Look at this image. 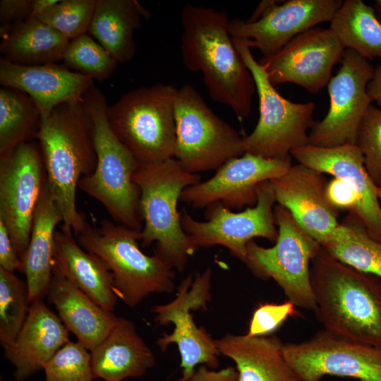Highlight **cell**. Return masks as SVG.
<instances>
[{
    "instance_id": "obj_36",
    "label": "cell",
    "mask_w": 381,
    "mask_h": 381,
    "mask_svg": "<svg viewBox=\"0 0 381 381\" xmlns=\"http://www.w3.org/2000/svg\"><path fill=\"white\" fill-rule=\"evenodd\" d=\"M44 381H92L90 351L80 342L70 341L45 364Z\"/></svg>"
},
{
    "instance_id": "obj_37",
    "label": "cell",
    "mask_w": 381,
    "mask_h": 381,
    "mask_svg": "<svg viewBox=\"0 0 381 381\" xmlns=\"http://www.w3.org/2000/svg\"><path fill=\"white\" fill-rule=\"evenodd\" d=\"M355 145L370 179L381 188V109L371 104L358 128Z\"/></svg>"
},
{
    "instance_id": "obj_10",
    "label": "cell",
    "mask_w": 381,
    "mask_h": 381,
    "mask_svg": "<svg viewBox=\"0 0 381 381\" xmlns=\"http://www.w3.org/2000/svg\"><path fill=\"white\" fill-rule=\"evenodd\" d=\"M274 213L278 226L274 246L265 248L249 241L243 262L257 277L276 282L296 306L314 311L310 270L321 245L302 229L286 209L277 205Z\"/></svg>"
},
{
    "instance_id": "obj_8",
    "label": "cell",
    "mask_w": 381,
    "mask_h": 381,
    "mask_svg": "<svg viewBox=\"0 0 381 381\" xmlns=\"http://www.w3.org/2000/svg\"><path fill=\"white\" fill-rule=\"evenodd\" d=\"M174 157L190 174L217 170L246 153L243 136L207 106L191 85L178 89Z\"/></svg>"
},
{
    "instance_id": "obj_33",
    "label": "cell",
    "mask_w": 381,
    "mask_h": 381,
    "mask_svg": "<svg viewBox=\"0 0 381 381\" xmlns=\"http://www.w3.org/2000/svg\"><path fill=\"white\" fill-rule=\"evenodd\" d=\"M30 303L26 282L0 267V343L3 348L16 338Z\"/></svg>"
},
{
    "instance_id": "obj_13",
    "label": "cell",
    "mask_w": 381,
    "mask_h": 381,
    "mask_svg": "<svg viewBox=\"0 0 381 381\" xmlns=\"http://www.w3.org/2000/svg\"><path fill=\"white\" fill-rule=\"evenodd\" d=\"M46 180L40 145L23 142L0 155V219L21 260L29 244L35 211Z\"/></svg>"
},
{
    "instance_id": "obj_5",
    "label": "cell",
    "mask_w": 381,
    "mask_h": 381,
    "mask_svg": "<svg viewBox=\"0 0 381 381\" xmlns=\"http://www.w3.org/2000/svg\"><path fill=\"white\" fill-rule=\"evenodd\" d=\"M133 181L140 193L139 211L144 226L142 246L155 243V255L173 269L183 270L195 251L182 229L177 205L183 190L200 182L198 174L186 171L175 158L139 166Z\"/></svg>"
},
{
    "instance_id": "obj_7",
    "label": "cell",
    "mask_w": 381,
    "mask_h": 381,
    "mask_svg": "<svg viewBox=\"0 0 381 381\" xmlns=\"http://www.w3.org/2000/svg\"><path fill=\"white\" fill-rule=\"evenodd\" d=\"M177 90L173 85L162 83L137 87L108 107L112 131L139 166L174 158Z\"/></svg>"
},
{
    "instance_id": "obj_14",
    "label": "cell",
    "mask_w": 381,
    "mask_h": 381,
    "mask_svg": "<svg viewBox=\"0 0 381 381\" xmlns=\"http://www.w3.org/2000/svg\"><path fill=\"white\" fill-rule=\"evenodd\" d=\"M341 63L339 71L327 84L329 111L308 132L310 145H355L361 123L373 103L367 92L375 71L370 61L346 49Z\"/></svg>"
},
{
    "instance_id": "obj_27",
    "label": "cell",
    "mask_w": 381,
    "mask_h": 381,
    "mask_svg": "<svg viewBox=\"0 0 381 381\" xmlns=\"http://www.w3.org/2000/svg\"><path fill=\"white\" fill-rule=\"evenodd\" d=\"M63 222L47 181L44 183L33 217L28 248L22 259L30 303L47 296L52 277L54 243L56 226Z\"/></svg>"
},
{
    "instance_id": "obj_41",
    "label": "cell",
    "mask_w": 381,
    "mask_h": 381,
    "mask_svg": "<svg viewBox=\"0 0 381 381\" xmlns=\"http://www.w3.org/2000/svg\"><path fill=\"white\" fill-rule=\"evenodd\" d=\"M0 267L11 272H22L23 263L4 222L0 219Z\"/></svg>"
},
{
    "instance_id": "obj_34",
    "label": "cell",
    "mask_w": 381,
    "mask_h": 381,
    "mask_svg": "<svg viewBox=\"0 0 381 381\" xmlns=\"http://www.w3.org/2000/svg\"><path fill=\"white\" fill-rule=\"evenodd\" d=\"M63 60L71 70L99 82L110 78L118 64L110 53L87 34L70 41Z\"/></svg>"
},
{
    "instance_id": "obj_4",
    "label": "cell",
    "mask_w": 381,
    "mask_h": 381,
    "mask_svg": "<svg viewBox=\"0 0 381 381\" xmlns=\"http://www.w3.org/2000/svg\"><path fill=\"white\" fill-rule=\"evenodd\" d=\"M83 99L92 121L97 165L80 179L78 188L99 201L116 223L141 231L140 193L133 181L139 164L112 131L103 92L94 84Z\"/></svg>"
},
{
    "instance_id": "obj_38",
    "label": "cell",
    "mask_w": 381,
    "mask_h": 381,
    "mask_svg": "<svg viewBox=\"0 0 381 381\" xmlns=\"http://www.w3.org/2000/svg\"><path fill=\"white\" fill-rule=\"evenodd\" d=\"M296 306L290 301L282 303H265L255 310L247 332L250 336H267L275 332L295 313Z\"/></svg>"
},
{
    "instance_id": "obj_12",
    "label": "cell",
    "mask_w": 381,
    "mask_h": 381,
    "mask_svg": "<svg viewBox=\"0 0 381 381\" xmlns=\"http://www.w3.org/2000/svg\"><path fill=\"white\" fill-rule=\"evenodd\" d=\"M276 202L270 181L258 187L257 202L239 212H232L221 202L206 207L205 222L195 219L186 210L181 214V226L195 249L223 246L244 262L246 246L253 238L262 237L275 242L278 229L274 213Z\"/></svg>"
},
{
    "instance_id": "obj_46",
    "label": "cell",
    "mask_w": 381,
    "mask_h": 381,
    "mask_svg": "<svg viewBox=\"0 0 381 381\" xmlns=\"http://www.w3.org/2000/svg\"><path fill=\"white\" fill-rule=\"evenodd\" d=\"M375 10L378 19L381 21V0L375 1Z\"/></svg>"
},
{
    "instance_id": "obj_21",
    "label": "cell",
    "mask_w": 381,
    "mask_h": 381,
    "mask_svg": "<svg viewBox=\"0 0 381 381\" xmlns=\"http://www.w3.org/2000/svg\"><path fill=\"white\" fill-rule=\"evenodd\" d=\"M0 83L29 95L37 105L41 119L65 102L83 99L95 84L90 77L56 64L25 66L0 59Z\"/></svg>"
},
{
    "instance_id": "obj_39",
    "label": "cell",
    "mask_w": 381,
    "mask_h": 381,
    "mask_svg": "<svg viewBox=\"0 0 381 381\" xmlns=\"http://www.w3.org/2000/svg\"><path fill=\"white\" fill-rule=\"evenodd\" d=\"M327 196L337 210H347L353 213L357 205V198L351 188L341 180L334 178L327 182Z\"/></svg>"
},
{
    "instance_id": "obj_6",
    "label": "cell",
    "mask_w": 381,
    "mask_h": 381,
    "mask_svg": "<svg viewBox=\"0 0 381 381\" xmlns=\"http://www.w3.org/2000/svg\"><path fill=\"white\" fill-rule=\"evenodd\" d=\"M76 237L83 249L108 266L117 295L128 306H137L151 294L174 291L173 268L157 255L141 250L140 231L103 219L99 226L88 224Z\"/></svg>"
},
{
    "instance_id": "obj_29",
    "label": "cell",
    "mask_w": 381,
    "mask_h": 381,
    "mask_svg": "<svg viewBox=\"0 0 381 381\" xmlns=\"http://www.w3.org/2000/svg\"><path fill=\"white\" fill-rule=\"evenodd\" d=\"M0 33L3 58L25 66L52 64L63 60L71 41L37 18L1 27Z\"/></svg>"
},
{
    "instance_id": "obj_42",
    "label": "cell",
    "mask_w": 381,
    "mask_h": 381,
    "mask_svg": "<svg viewBox=\"0 0 381 381\" xmlns=\"http://www.w3.org/2000/svg\"><path fill=\"white\" fill-rule=\"evenodd\" d=\"M176 381H238V378L237 370L233 367L214 370L206 365H201L195 369L190 377L179 378Z\"/></svg>"
},
{
    "instance_id": "obj_28",
    "label": "cell",
    "mask_w": 381,
    "mask_h": 381,
    "mask_svg": "<svg viewBox=\"0 0 381 381\" xmlns=\"http://www.w3.org/2000/svg\"><path fill=\"white\" fill-rule=\"evenodd\" d=\"M150 13L136 0H97L90 35L118 63L131 61L136 51L134 32Z\"/></svg>"
},
{
    "instance_id": "obj_35",
    "label": "cell",
    "mask_w": 381,
    "mask_h": 381,
    "mask_svg": "<svg viewBox=\"0 0 381 381\" xmlns=\"http://www.w3.org/2000/svg\"><path fill=\"white\" fill-rule=\"evenodd\" d=\"M96 3L97 0H59L37 19L72 40L88 32Z\"/></svg>"
},
{
    "instance_id": "obj_11",
    "label": "cell",
    "mask_w": 381,
    "mask_h": 381,
    "mask_svg": "<svg viewBox=\"0 0 381 381\" xmlns=\"http://www.w3.org/2000/svg\"><path fill=\"white\" fill-rule=\"evenodd\" d=\"M212 270L207 268L197 272L193 281L190 274L183 279L178 287L176 298L171 302L156 305L151 312L154 320L159 325L173 324L171 334H164L157 341L162 351L171 344L177 345L182 369V379L190 377L198 365L214 369L219 365L220 354L215 340L203 328L198 327L193 320L191 310L207 309L211 298Z\"/></svg>"
},
{
    "instance_id": "obj_23",
    "label": "cell",
    "mask_w": 381,
    "mask_h": 381,
    "mask_svg": "<svg viewBox=\"0 0 381 381\" xmlns=\"http://www.w3.org/2000/svg\"><path fill=\"white\" fill-rule=\"evenodd\" d=\"M73 231L56 230L53 270L60 273L103 309L113 312L118 295L106 263L75 241Z\"/></svg>"
},
{
    "instance_id": "obj_2",
    "label": "cell",
    "mask_w": 381,
    "mask_h": 381,
    "mask_svg": "<svg viewBox=\"0 0 381 381\" xmlns=\"http://www.w3.org/2000/svg\"><path fill=\"white\" fill-rule=\"evenodd\" d=\"M35 138L49 190L62 214L61 228L77 236L89 224L77 210L76 190L97 165L92 121L83 99L59 104L41 119Z\"/></svg>"
},
{
    "instance_id": "obj_15",
    "label": "cell",
    "mask_w": 381,
    "mask_h": 381,
    "mask_svg": "<svg viewBox=\"0 0 381 381\" xmlns=\"http://www.w3.org/2000/svg\"><path fill=\"white\" fill-rule=\"evenodd\" d=\"M284 357L301 381L324 375L381 381V347L356 342L325 329L307 341L284 344Z\"/></svg>"
},
{
    "instance_id": "obj_43",
    "label": "cell",
    "mask_w": 381,
    "mask_h": 381,
    "mask_svg": "<svg viewBox=\"0 0 381 381\" xmlns=\"http://www.w3.org/2000/svg\"><path fill=\"white\" fill-rule=\"evenodd\" d=\"M367 92L372 102L381 109V63L375 68L373 76L368 85Z\"/></svg>"
},
{
    "instance_id": "obj_30",
    "label": "cell",
    "mask_w": 381,
    "mask_h": 381,
    "mask_svg": "<svg viewBox=\"0 0 381 381\" xmlns=\"http://www.w3.org/2000/svg\"><path fill=\"white\" fill-rule=\"evenodd\" d=\"M329 28L346 49L369 61H381V21L373 7L362 0H346L330 21Z\"/></svg>"
},
{
    "instance_id": "obj_16",
    "label": "cell",
    "mask_w": 381,
    "mask_h": 381,
    "mask_svg": "<svg viewBox=\"0 0 381 381\" xmlns=\"http://www.w3.org/2000/svg\"><path fill=\"white\" fill-rule=\"evenodd\" d=\"M345 47L329 28L314 27L296 35L274 54L258 62L274 86L291 83L312 94L327 85Z\"/></svg>"
},
{
    "instance_id": "obj_9",
    "label": "cell",
    "mask_w": 381,
    "mask_h": 381,
    "mask_svg": "<svg viewBox=\"0 0 381 381\" xmlns=\"http://www.w3.org/2000/svg\"><path fill=\"white\" fill-rule=\"evenodd\" d=\"M233 40L254 78L260 102L258 122L249 135L243 136L246 152L286 159L292 150L308 145L315 104L295 103L283 97L270 83L264 66L254 59L250 48L238 39Z\"/></svg>"
},
{
    "instance_id": "obj_47",
    "label": "cell",
    "mask_w": 381,
    "mask_h": 381,
    "mask_svg": "<svg viewBox=\"0 0 381 381\" xmlns=\"http://www.w3.org/2000/svg\"><path fill=\"white\" fill-rule=\"evenodd\" d=\"M377 195H378L380 201H381V188H377Z\"/></svg>"
},
{
    "instance_id": "obj_20",
    "label": "cell",
    "mask_w": 381,
    "mask_h": 381,
    "mask_svg": "<svg viewBox=\"0 0 381 381\" xmlns=\"http://www.w3.org/2000/svg\"><path fill=\"white\" fill-rule=\"evenodd\" d=\"M290 155L298 163L346 183L357 198L356 208L350 214L370 237L381 242V205L377 188L368 175L363 155L356 145L332 147L306 145L292 150Z\"/></svg>"
},
{
    "instance_id": "obj_1",
    "label": "cell",
    "mask_w": 381,
    "mask_h": 381,
    "mask_svg": "<svg viewBox=\"0 0 381 381\" xmlns=\"http://www.w3.org/2000/svg\"><path fill=\"white\" fill-rule=\"evenodd\" d=\"M227 14L185 4L181 10V56L185 66L202 72L209 95L247 117L256 91L254 78L229 32Z\"/></svg>"
},
{
    "instance_id": "obj_44",
    "label": "cell",
    "mask_w": 381,
    "mask_h": 381,
    "mask_svg": "<svg viewBox=\"0 0 381 381\" xmlns=\"http://www.w3.org/2000/svg\"><path fill=\"white\" fill-rule=\"evenodd\" d=\"M59 0H32V7L29 18H38L47 9Z\"/></svg>"
},
{
    "instance_id": "obj_19",
    "label": "cell",
    "mask_w": 381,
    "mask_h": 381,
    "mask_svg": "<svg viewBox=\"0 0 381 381\" xmlns=\"http://www.w3.org/2000/svg\"><path fill=\"white\" fill-rule=\"evenodd\" d=\"M270 182L276 202L306 233L322 246L332 239L340 224L339 210L328 200L323 174L298 163Z\"/></svg>"
},
{
    "instance_id": "obj_31",
    "label": "cell",
    "mask_w": 381,
    "mask_h": 381,
    "mask_svg": "<svg viewBox=\"0 0 381 381\" xmlns=\"http://www.w3.org/2000/svg\"><path fill=\"white\" fill-rule=\"evenodd\" d=\"M322 247L339 261L381 279V242L370 237L351 214L340 223L333 238Z\"/></svg>"
},
{
    "instance_id": "obj_26",
    "label": "cell",
    "mask_w": 381,
    "mask_h": 381,
    "mask_svg": "<svg viewBox=\"0 0 381 381\" xmlns=\"http://www.w3.org/2000/svg\"><path fill=\"white\" fill-rule=\"evenodd\" d=\"M95 378L123 381L143 375L155 362L152 350L138 334L134 324L119 317L107 337L90 351Z\"/></svg>"
},
{
    "instance_id": "obj_40",
    "label": "cell",
    "mask_w": 381,
    "mask_h": 381,
    "mask_svg": "<svg viewBox=\"0 0 381 381\" xmlns=\"http://www.w3.org/2000/svg\"><path fill=\"white\" fill-rule=\"evenodd\" d=\"M32 0H1L0 1L1 27H7L29 18Z\"/></svg>"
},
{
    "instance_id": "obj_18",
    "label": "cell",
    "mask_w": 381,
    "mask_h": 381,
    "mask_svg": "<svg viewBox=\"0 0 381 381\" xmlns=\"http://www.w3.org/2000/svg\"><path fill=\"white\" fill-rule=\"evenodd\" d=\"M341 0H288L266 11L258 20L234 18L228 30L232 38L258 49L263 57L279 51L296 35L324 23L330 22Z\"/></svg>"
},
{
    "instance_id": "obj_24",
    "label": "cell",
    "mask_w": 381,
    "mask_h": 381,
    "mask_svg": "<svg viewBox=\"0 0 381 381\" xmlns=\"http://www.w3.org/2000/svg\"><path fill=\"white\" fill-rule=\"evenodd\" d=\"M47 296L64 326L90 351L116 325L118 316L103 309L60 273L53 270Z\"/></svg>"
},
{
    "instance_id": "obj_45",
    "label": "cell",
    "mask_w": 381,
    "mask_h": 381,
    "mask_svg": "<svg viewBox=\"0 0 381 381\" xmlns=\"http://www.w3.org/2000/svg\"><path fill=\"white\" fill-rule=\"evenodd\" d=\"M284 1L267 0L262 1L252 13L250 18L246 20L248 22L258 20L266 11L272 7L282 3Z\"/></svg>"
},
{
    "instance_id": "obj_17",
    "label": "cell",
    "mask_w": 381,
    "mask_h": 381,
    "mask_svg": "<svg viewBox=\"0 0 381 381\" xmlns=\"http://www.w3.org/2000/svg\"><path fill=\"white\" fill-rule=\"evenodd\" d=\"M291 157L269 159L246 152L227 161L209 180L186 188L180 200L193 208L221 202L229 209L255 205L258 187L278 178L292 166Z\"/></svg>"
},
{
    "instance_id": "obj_22",
    "label": "cell",
    "mask_w": 381,
    "mask_h": 381,
    "mask_svg": "<svg viewBox=\"0 0 381 381\" xmlns=\"http://www.w3.org/2000/svg\"><path fill=\"white\" fill-rule=\"evenodd\" d=\"M69 332L42 300L30 303L28 317L15 340L4 347L13 365L16 381H25L45 364L66 344Z\"/></svg>"
},
{
    "instance_id": "obj_32",
    "label": "cell",
    "mask_w": 381,
    "mask_h": 381,
    "mask_svg": "<svg viewBox=\"0 0 381 381\" xmlns=\"http://www.w3.org/2000/svg\"><path fill=\"white\" fill-rule=\"evenodd\" d=\"M41 121L40 112L32 99L15 88L0 89V155L21 143L35 138Z\"/></svg>"
},
{
    "instance_id": "obj_3",
    "label": "cell",
    "mask_w": 381,
    "mask_h": 381,
    "mask_svg": "<svg viewBox=\"0 0 381 381\" xmlns=\"http://www.w3.org/2000/svg\"><path fill=\"white\" fill-rule=\"evenodd\" d=\"M310 275L314 312L324 329L381 347V279L339 261L322 246Z\"/></svg>"
},
{
    "instance_id": "obj_25",
    "label": "cell",
    "mask_w": 381,
    "mask_h": 381,
    "mask_svg": "<svg viewBox=\"0 0 381 381\" xmlns=\"http://www.w3.org/2000/svg\"><path fill=\"white\" fill-rule=\"evenodd\" d=\"M215 344L220 354L236 363L238 381H301L284 357V344L275 335L227 334Z\"/></svg>"
}]
</instances>
